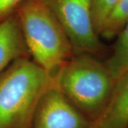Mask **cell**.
Masks as SVG:
<instances>
[{
    "label": "cell",
    "instance_id": "7a4b0ae2",
    "mask_svg": "<svg viewBox=\"0 0 128 128\" xmlns=\"http://www.w3.org/2000/svg\"><path fill=\"white\" fill-rule=\"evenodd\" d=\"M16 14L29 57L54 78L75 55L64 28L43 0H24Z\"/></svg>",
    "mask_w": 128,
    "mask_h": 128
},
{
    "label": "cell",
    "instance_id": "8fae6325",
    "mask_svg": "<svg viewBox=\"0 0 128 128\" xmlns=\"http://www.w3.org/2000/svg\"><path fill=\"white\" fill-rule=\"evenodd\" d=\"M24 0H0V23L16 13Z\"/></svg>",
    "mask_w": 128,
    "mask_h": 128
},
{
    "label": "cell",
    "instance_id": "52a82bcc",
    "mask_svg": "<svg viewBox=\"0 0 128 128\" xmlns=\"http://www.w3.org/2000/svg\"><path fill=\"white\" fill-rule=\"evenodd\" d=\"M22 57L29 55L15 13L0 23V73Z\"/></svg>",
    "mask_w": 128,
    "mask_h": 128
},
{
    "label": "cell",
    "instance_id": "8992f818",
    "mask_svg": "<svg viewBox=\"0 0 128 128\" xmlns=\"http://www.w3.org/2000/svg\"><path fill=\"white\" fill-rule=\"evenodd\" d=\"M91 128H128V70L117 78L109 100Z\"/></svg>",
    "mask_w": 128,
    "mask_h": 128
},
{
    "label": "cell",
    "instance_id": "5b68a950",
    "mask_svg": "<svg viewBox=\"0 0 128 128\" xmlns=\"http://www.w3.org/2000/svg\"><path fill=\"white\" fill-rule=\"evenodd\" d=\"M92 122L54 86L41 98L31 128H91Z\"/></svg>",
    "mask_w": 128,
    "mask_h": 128
},
{
    "label": "cell",
    "instance_id": "ba28073f",
    "mask_svg": "<svg viewBox=\"0 0 128 128\" xmlns=\"http://www.w3.org/2000/svg\"><path fill=\"white\" fill-rule=\"evenodd\" d=\"M117 37L113 51L105 61L115 79L124 73L128 67V20Z\"/></svg>",
    "mask_w": 128,
    "mask_h": 128
},
{
    "label": "cell",
    "instance_id": "277c9868",
    "mask_svg": "<svg viewBox=\"0 0 128 128\" xmlns=\"http://www.w3.org/2000/svg\"><path fill=\"white\" fill-rule=\"evenodd\" d=\"M64 28L75 54H105L92 20L90 0H43Z\"/></svg>",
    "mask_w": 128,
    "mask_h": 128
},
{
    "label": "cell",
    "instance_id": "9c48e42d",
    "mask_svg": "<svg viewBox=\"0 0 128 128\" xmlns=\"http://www.w3.org/2000/svg\"><path fill=\"white\" fill-rule=\"evenodd\" d=\"M128 20V0H119L118 4L107 18L100 37L112 39L122 32Z\"/></svg>",
    "mask_w": 128,
    "mask_h": 128
},
{
    "label": "cell",
    "instance_id": "3957f363",
    "mask_svg": "<svg viewBox=\"0 0 128 128\" xmlns=\"http://www.w3.org/2000/svg\"><path fill=\"white\" fill-rule=\"evenodd\" d=\"M54 80V86L91 122L105 108L116 80L105 62L88 54H75Z\"/></svg>",
    "mask_w": 128,
    "mask_h": 128
},
{
    "label": "cell",
    "instance_id": "6da1fadb",
    "mask_svg": "<svg viewBox=\"0 0 128 128\" xmlns=\"http://www.w3.org/2000/svg\"><path fill=\"white\" fill-rule=\"evenodd\" d=\"M54 80L30 57L16 59L0 73V128H31L41 98Z\"/></svg>",
    "mask_w": 128,
    "mask_h": 128
},
{
    "label": "cell",
    "instance_id": "30bf717a",
    "mask_svg": "<svg viewBox=\"0 0 128 128\" xmlns=\"http://www.w3.org/2000/svg\"><path fill=\"white\" fill-rule=\"evenodd\" d=\"M118 2L119 0H90L92 24L99 36L107 18Z\"/></svg>",
    "mask_w": 128,
    "mask_h": 128
},
{
    "label": "cell",
    "instance_id": "7c38bea8",
    "mask_svg": "<svg viewBox=\"0 0 128 128\" xmlns=\"http://www.w3.org/2000/svg\"><path fill=\"white\" fill-rule=\"evenodd\" d=\"M128 70V68H127V70ZM126 70H125V71H126Z\"/></svg>",
    "mask_w": 128,
    "mask_h": 128
}]
</instances>
